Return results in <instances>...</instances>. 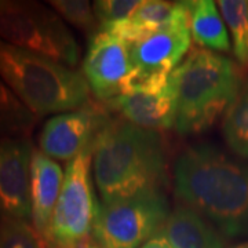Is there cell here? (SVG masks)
Listing matches in <instances>:
<instances>
[{
    "label": "cell",
    "instance_id": "12",
    "mask_svg": "<svg viewBox=\"0 0 248 248\" xmlns=\"http://www.w3.org/2000/svg\"><path fill=\"white\" fill-rule=\"evenodd\" d=\"M123 120L145 130H167L175 123L177 99L172 84L156 94H124L105 102Z\"/></svg>",
    "mask_w": 248,
    "mask_h": 248
},
{
    "label": "cell",
    "instance_id": "18",
    "mask_svg": "<svg viewBox=\"0 0 248 248\" xmlns=\"http://www.w3.org/2000/svg\"><path fill=\"white\" fill-rule=\"evenodd\" d=\"M223 135L232 151L248 159V80L243 81L239 95L225 113Z\"/></svg>",
    "mask_w": 248,
    "mask_h": 248
},
{
    "label": "cell",
    "instance_id": "20",
    "mask_svg": "<svg viewBox=\"0 0 248 248\" xmlns=\"http://www.w3.org/2000/svg\"><path fill=\"white\" fill-rule=\"evenodd\" d=\"M47 241L28 221L0 222V248H46Z\"/></svg>",
    "mask_w": 248,
    "mask_h": 248
},
{
    "label": "cell",
    "instance_id": "5",
    "mask_svg": "<svg viewBox=\"0 0 248 248\" xmlns=\"http://www.w3.org/2000/svg\"><path fill=\"white\" fill-rule=\"evenodd\" d=\"M0 40L65 66L79 62V46L71 31L39 1L0 0Z\"/></svg>",
    "mask_w": 248,
    "mask_h": 248
},
{
    "label": "cell",
    "instance_id": "21",
    "mask_svg": "<svg viewBox=\"0 0 248 248\" xmlns=\"http://www.w3.org/2000/svg\"><path fill=\"white\" fill-rule=\"evenodd\" d=\"M48 4L72 25L83 31H95L99 28L94 6L86 0H53Z\"/></svg>",
    "mask_w": 248,
    "mask_h": 248
},
{
    "label": "cell",
    "instance_id": "24",
    "mask_svg": "<svg viewBox=\"0 0 248 248\" xmlns=\"http://www.w3.org/2000/svg\"><path fill=\"white\" fill-rule=\"evenodd\" d=\"M78 248H102L99 244H98L95 240H90V239H86L84 241H81Z\"/></svg>",
    "mask_w": 248,
    "mask_h": 248
},
{
    "label": "cell",
    "instance_id": "22",
    "mask_svg": "<svg viewBox=\"0 0 248 248\" xmlns=\"http://www.w3.org/2000/svg\"><path fill=\"white\" fill-rule=\"evenodd\" d=\"M141 4L140 0H98L94 3L99 31L119 24L130 17Z\"/></svg>",
    "mask_w": 248,
    "mask_h": 248
},
{
    "label": "cell",
    "instance_id": "13",
    "mask_svg": "<svg viewBox=\"0 0 248 248\" xmlns=\"http://www.w3.org/2000/svg\"><path fill=\"white\" fill-rule=\"evenodd\" d=\"M63 184L61 167L43 152L32 149L31 156V208L32 223L43 237H47L54 208Z\"/></svg>",
    "mask_w": 248,
    "mask_h": 248
},
{
    "label": "cell",
    "instance_id": "7",
    "mask_svg": "<svg viewBox=\"0 0 248 248\" xmlns=\"http://www.w3.org/2000/svg\"><path fill=\"white\" fill-rule=\"evenodd\" d=\"M91 160L93 148L69 161L46 241L76 247L89 239L99 208L90 178Z\"/></svg>",
    "mask_w": 248,
    "mask_h": 248
},
{
    "label": "cell",
    "instance_id": "19",
    "mask_svg": "<svg viewBox=\"0 0 248 248\" xmlns=\"http://www.w3.org/2000/svg\"><path fill=\"white\" fill-rule=\"evenodd\" d=\"M218 9L231 31L234 57L243 68L248 69V1L221 0Z\"/></svg>",
    "mask_w": 248,
    "mask_h": 248
},
{
    "label": "cell",
    "instance_id": "8",
    "mask_svg": "<svg viewBox=\"0 0 248 248\" xmlns=\"http://www.w3.org/2000/svg\"><path fill=\"white\" fill-rule=\"evenodd\" d=\"M109 122L107 110L91 102L76 110L54 116L42 130L40 149L48 157L72 161L81 152L93 148Z\"/></svg>",
    "mask_w": 248,
    "mask_h": 248
},
{
    "label": "cell",
    "instance_id": "1",
    "mask_svg": "<svg viewBox=\"0 0 248 248\" xmlns=\"http://www.w3.org/2000/svg\"><path fill=\"white\" fill-rule=\"evenodd\" d=\"M175 195L223 233H248V164L213 145L187 148L175 161Z\"/></svg>",
    "mask_w": 248,
    "mask_h": 248
},
{
    "label": "cell",
    "instance_id": "3",
    "mask_svg": "<svg viewBox=\"0 0 248 248\" xmlns=\"http://www.w3.org/2000/svg\"><path fill=\"white\" fill-rule=\"evenodd\" d=\"M175 93L174 127L181 134L202 133L226 113L243 80L237 66L221 54L197 48L170 75Z\"/></svg>",
    "mask_w": 248,
    "mask_h": 248
},
{
    "label": "cell",
    "instance_id": "9",
    "mask_svg": "<svg viewBox=\"0 0 248 248\" xmlns=\"http://www.w3.org/2000/svg\"><path fill=\"white\" fill-rule=\"evenodd\" d=\"M131 71L128 43L104 31L93 36L83 61V76L98 99L108 102L122 95Z\"/></svg>",
    "mask_w": 248,
    "mask_h": 248
},
{
    "label": "cell",
    "instance_id": "6",
    "mask_svg": "<svg viewBox=\"0 0 248 248\" xmlns=\"http://www.w3.org/2000/svg\"><path fill=\"white\" fill-rule=\"evenodd\" d=\"M169 215V203L160 192L102 204L93 234L102 248H140L159 233Z\"/></svg>",
    "mask_w": 248,
    "mask_h": 248
},
{
    "label": "cell",
    "instance_id": "11",
    "mask_svg": "<svg viewBox=\"0 0 248 248\" xmlns=\"http://www.w3.org/2000/svg\"><path fill=\"white\" fill-rule=\"evenodd\" d=\"M31 156L25 140H0V218L28 221L31 208Z\"/></svg>",
    "mask_w": 248,
    "mask_h": 248
},
{
    "label": "cell",
    "instance_id": "16",
    "mask_svg": "<svg viewBox=\"0 0 248 248\" xmlns=\"http://www.w3.org/2000/svg\"><path fill=\"white\" fill-rule=\"evenodd\" d=\"M189 25L190 35L199 46L211 51L231 50L228 27L211 0L189 1Z\"/></svg>",
    "mask_w": 248,
    "mask_h": 248
},
{
    "label": "cell",
    "instance_id": "25",
    "mask_svg": "<svg viewBox=\"0 0 248 248\" xmlns=\"http://www.w3.org/2000/svg\"><path fill=\"white\" fill-rule=\"evenodd\" d=\"M234 248H248V241L247 243H243V244H240V246H237V247Z\"/></svg>",
    "mask_w": 248,
    "mask_h": 248
},
{
    "label": "cell",
    "instance_id": "4",
    "mask_svg": "<svg viewBox=\"0 0 248 248\" xmlns=\"http://www.w3.org/2000/svg\"><path fill=\"white\" fill-rule=\"evenodd\" d=\"M0 79L35 116L71 112L91 102L89 83L79 72L3 40Z\"/></svg>",
    "mask_w": 248,
    "mask_h": 248
},
{
    "label": "cell",
    "instance_id": "14",
    "mask_svg": "<svg viewBox=\"0 0 248 248\" xmlns=\"http://www.w3.org/2000/svg\"><path fill=\"white\" fill-rule=\"evenodd\" d=\"M189 11V1L143 0L127 19L105 29L131 46L157 32Z\"/></svg>",
    "mask_w": 248,
    "mask_h": 248
},
{
    "label": "cell",
    "instance_id": "23",
    "mask_svg": "<svg viewBox=\"0 0 248 248\" xmlns=\"http://www.w3.org/2000/svg\"><path fill=\"white\" fill-rule=\"evenodd\" d=\"M140 248H172L170 246L169 243H167V240H164L163 237H160V236H155V237H152L151 240H148L142 247Z\"/></svg>",
    "mask_w": 248,
    "mask_h": 248
},
{
    "label": "cell",
    "instance_id": "15",
    "mask_svg": "<svg viewBox=\"0 0 248 248\" xmlns=\"http://www.w3.org/2000/svg\"><path fill=\"white\" fill-rule=\"evenodd\" d=\"M157 236L172 248H223L221 234L187 205H179L170 213Z\"/></svg>",
    "mask_w": 248,
    "mask_h": 248
},
{
    "label": "cell",
    "instance_id": "17",
    "mask_svg": "<svg viewBox=\"0 0 248 248\" xmlns=\"http://www.w3.org/2000/svg\"><path fill=\"white\" fill-rule=\"evenodd\" d=\"M33 123L35 115L0 79V140H22Z\"/></svg>",
    "mask_w": 248,
    "mask_h": 248
},
{
    "label": "cell",
    "instance_id": "10",
    "mask_svg": "<svg viewBox=\"0 0 248 248\" xmlns=\"http://www.w3.org/2000/svg\"><path fill=\"white\" fill-rule=\"evenodd\" d=\"M189 11L166 28L130 46L133 71L138 75L170 78L190 47Z\"/></svg>",
    "mask_w": 248,
    "mask_h": 248
},
{
    "label": "cell",
    "instance_id": "2",
    "mask_svg": "<svg viewBox=\"0 0 248 248\" xmlns=\"http://www.w3.org/2000/svg\"><path fill=\"white\" fill-rule=\"evenodd\" d=\"M94 177L104 204L160 192L166 155L160 135L110 119L93 145Z\"/></svg>",
    "mask_w": 248,
    "mask_h": 248
}]
</instances>
